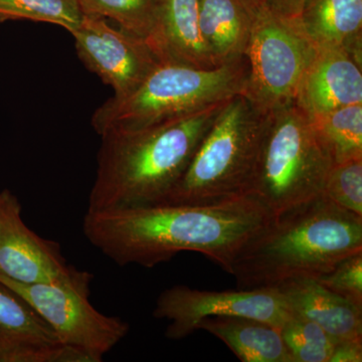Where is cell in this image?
Returning a JSON list of instances; mask_svg holds the SVG:
<instances>
[{
	"instance_id": "obj_1",
	"label": "cell",
	"mask_w": 362,
	"mask_h": 362,
	"mask_svg": "<svg viewBox=\"0 0 362 362\" xmlns=\"http://www.w3.org/2000/svg\"><path fill=\"white\" fill-rule=\"evenodd\" d=\"M273 218L251 195L207 204H153L87 211L83 233L120 266L152 267L181 252L204 255L230 273L243 246Z\"/></svg>"
},
{
	"instance_id": "obj_2",
	"label": "cell",
	"mask_w": 362,
	"mask_h": 362,
	"mask_svg": "<svg viewBox=\"0 0 362 362\" xmlns=\"http://www.w3.org/2000/svg\"><path fill=\"white\" fill-rule=\"evenodd\" d=\"M228 100L141 129L101 135L87 211L160 204Z\"/></svg>"
},
{
	"instance_id": "obj_3",
	"label": "cell",
	"mask_w": 362,
	"mask_h": 362,
	"mask_svg": "<svg viewBox=\"0 0 362 362\" xmlns=\"http://www.w3.org/2000/svg\"><path fill=\"white\" fill-rule=\"evenodd\" d=\"M362 252V216L322 194L284 211L247 240L230 267L237 289L277 288L318 278Z\"/></svg>"
},
{
	"instance_id": "obj_4",
	"label": "cell",
	"mask_w": 362,
	"mask_h": 362,
	"mask_svg": "<svg viewBox=\"0 0 362 362\" xmlns=\"http://www.w3.org/2000/svg\"><path fill=\"white\" fill-rule=\"evenodd\" d=\"M247 76L246 57L213 69L161 63L134 92L100 106L92 125L101 136L188 115L243 94Z\"/></svg>"
},
{
	"instance_id": "obj_5",
	"label": "cell",
	"mask_w": 362,
	"mask_h": 362,
	"mask_svg": "<svg viewBox=\"0 0 362 362\" xmlns=\"http://www.w3.org/2000/svg\"><path fill=\"white\" fill-rule=\"evenodd\" d=\"M333 164L311 117L288 102L267 113L247 194L277 216L320 197Z\"/></svg>"
},
{
	"instance_id": "obj_6",
	"label": "cell",
	"mask_w": 362,
	"mask_h": 362,
	"mask_svg": "<svg viewBox=\"0 0 362 362\" xmlns=\"http://www.w3.org/2000/svg\"><path fill=\"white\" fill-rule=\"evenodd\" d=\"M267 113L243 94L230 98L160 204L207 206L247 195Z\"/></svg>"
},
{
	"instance_id": "obj_7",
	"label": "cell",
	"mask_w": 362,
	"mask_h": 362,
	"mask_svg": "<svg viewBox=\"0 0 362 362\" xmlns=\"http://www.w3.org/2000/svg\"><path fill=\"white\" fill-rule=\"evenodd\" d=\"M89 272L71 268L54 282L23 284L0 275V283L23 298L59 340L85 357L100 362L129 332V324L107 316L90 304Z\"/></svg>"
},
{
	"instance_id": "obj_8",
	"label": "cell",
	"mask_w": 362,
	"mask_h": 362,
	"mask_svg": "<svg viewBox=\"0 0 362 362\" xmlns=\"http://www.w3.org/2000/svg\"><path fill=\"white\" fill-rule=\"evenodd\" d=\"M316 52L296 20L264 4L254 11L245 54L249 76L243 95L265 113L295 101Z\"/></svg>"
},
{
	"instance_id": "obj_9",
	"label": "cell",
	"mask_w": 362,
	"mask_h": 362,
	"mask_svg": "<svg viewBox=\"0 0 362 362\" xmlns=\"http://www.w3.org/2000/svg\"><path fill=\"white\" fill-rule=\"evenodd\" d=\"M292 312L276 288L207 291L178 285L157 298L153 316L168 321L165 337L180 340L197 331L209 317L240 316L258 319L280 329Z\"/></svg>"
},
{
	"instance_id": "obj_10",
	"label": "cell",
	"mask_w": 362,
	"mask_h": 362,
	"mask_svg": "<svg viewBox=\"0 0 362 362\" xmlns=\"http://www.w3.org/2000/svg\"><path fill=\"white\" fill-rule=\"evenodd\" d=\"M71 35L81 61L111 86L115 98L134 92L161 64L146 40L113 28L101 16L85 13Z\"/></svg>"
},
{
	"instance_id": "obj_11",
	"label": "cell",
	"mask_w": 362,
	"mask_h": 362,
	"mask_svg": "<svg viewBox=\"0 0 362 362\" xmlns=\"http://www.w3.org/2000/svg\"><path fill=\"white\" fill-rule=\"evenodd\" d=\"M68 265L54 240L33 232L21 216V204L8 189L0 192V275L23 284L65 277Z\"/></svg>"
},
{
	"instance_id": "obj_12",
	"label": "cell",
	"mask_w": 362,
	"mask_h": 362,
	"mask_svg": "<svg viewBox=\"0 0 362 362\" xmlns=\"http://www.w3.org/2000/svg\"><path fill=\"white\" fill-rule=\"evenodd\" d=\"M0 362H87L32 307L0 283Z\"/></svg>"
},
{
	"instance_id": "obj_13",
	"label": "cell",
	"mask_w": 362,
	"mask_h": 362,
	"mask_svg": "<svg viewBox=\"0 0 362 362\" xmlns=\"http://www.w3.org/2000/svg\"><path fill=\"white\" fill-rule=\"evenodd\" d=\"M295 101L310 117L362 104L361 66L340 47H317Z\"/></svg>"
},
{
	"instance_id": "obj_14",
	"label": "cell",
	"mask_w": 362,
	"mask_h": 362,
	"mask_svg": "<svg viewBox=\"0 0 362 362\" xmlns=\"http://www.w3.org/2000/svg\"><path fill=\"white\" fill-rule=\"evenodd\" d=\"M147 44L164 64L216 68L199 28V0H158Z\"/></svg>"
},
{
	"instance_id": "obj_15",
	"label": "cell",
	"mask_w": 362,
	"mask_h": 362,
	"mask_svg": "<svg viewBox=\"0 0 362 362\" xmlns=\"http://www.w3.org/2000/svg\"><path fill=\"white\" fill-rule=\"evenodd\" d=\"M276 289L292 313L320 326L335 342L362 340V309L331 292L316 279H295Z\"/></svg>"
},
{
	"instance_id": "obj_16",
	"label": "cell",
	"mask_w": 362,
	"mask_h": 362,
	"mask_svg": "<svg viewBox=\"0 0 362 362\" xmlns=\"http://www.w3.org/2000/svg\"><path fill=\"white\" fill-rule=\"evenodd\" d=\"M296 21L316 47H340L362 66V0H304Z\"/></svg>"
},
{
	"instance_id": "obj_17",
	"label": "cell",
	"mask_w": 362,
	"mask_h": 362,
	"mask_svg": "<svg viewBox=\"0 0 362 362\" xmlns=\"http://www.w3.org/2000/svg\"><path fill=\"white\" fill-rule=\"evenodd\" d=\"M221 340L243 362H293L276 326L240 316L209 317L199 324Z\"/></svg>"
},
{
	"instance_id": "obj_18",
	"label": "cell",
	"mask_w": 362,
	"mask_h": 362,
	"mask_svg": "<svg viewBox=\"0 0 362 362\" xmlns=\"http://www.w3.org/2000/svg\"><path fill=\"white\" fill-rule=\"evenodd\" d=\"M252 18L240 0H199L202 39L216 66L245 57Z\"/></svg>"
},
{
	"instance_id": "obj_19",
	"label": "cell",
	"mask_w": 362,
	"mask_h": 362,
	"mask_svg": "<svg viewBox=\"0 0 362 362\" xmlns=\"http://www.w3.org/2000/svg\"><path fill=\"white\" fill-rule=\"evenodd\" d=\"M311 119L333 163L362 157V104L349 105Z\"/></svg>"
},
{
	"instance_id": "obj_20",
	"label": "cell",
	"mask_w": 362,
	"mask_h": 362,
	"mask_svg": "<svg viewBox=\"0 0 362 362\" xmlns=\"http://www.w3.org/2000/svg\"><path fill=\"white\" fill-rule=\"evenodd\" d=\"M84 16L78 0H0V21H42L62 26L71 33Z\"/></svg>"
},
{
	"instance_id": "obj_21",
	"label": "cell",
	"mask_w": 362,
	"mask_h": 362,
	"mask_svg": "<svg viewBox=\"0 0 362 362\" xmlns=\"http://www.w3.org/2000/svg\"><path fill=\"white\" fill-rule=\"evenodd\" d=\"M85 13L110 18L126 32L147 40L156 25L158 0H78Z\"/></svg>"
},
{
	"instance_id": "obj_22",
	"label": "cell",
	"mask_w": 362,
	"mask_h": 362,
	"mask_svg": "<svg viewBox=\"0 0 362 362\" xmlns=\"http://www.w3.org/2000/svg\"><path fill=\"white\" fill-rule=\"evenodd\" d=\"M280 331L293 362H329L335 341L316 323L293 313Z\"/></svg>"
},
{
	"instance_id": "obj_23",
	"label": "cell",
	"mask_w": 362,
	"mask_h": 362,
	"mask_svg": "<svg viewBox=\"0 0 362 362\" xmlns=\"http://www.w3.org/2000/svg\"><path fill=\"white\" fill-rule=\"evenodd\" d=\"M322 195L345 211L362 216V157L333 164Z\"/></svg>"
},
{
	"instance_id": "obj_24",
	"label": "cell",
	"mask_w": 362,
	"mask_h": 362,
	"mask_svg": "<svg viewBox=\"0 0 362 362\" xmlns=\"http://www.w3.org/2000/svg\"><path fill=\"white\" fill-rule=\"evenodd\" d=\"M316 280L331 292L362 309V252L340 261Z\"/></svg>"
},
{
	"instance_id": "obj_25",
	"label": "cell",
	"mask_w": 362,
	"mask_h": 362,
	"mask_svg": "<svg viewBox=\"0 0 362 362\" xmlns=\"http://www.w3.org/2000/svg\"><path fill=\"white\" fill-rule=\"evenodd\" d=\"M362 340H342L334 343L329 362H361Z\"/></svg>"
},
{
	"instance_id": "obj_26",
	"label": "cell",
	"mask_w": 362,
	"mask_h": 362,
	"mask_svg": "<svg viewBox=\"0 0 362 362\" xmlns=\"http://www.w3.org/2000/svg\"><path fill=\"white\" fill-rule=\"evenodd\" d=\"M304 0H267V6L286 18L296 20Z\"/></svg>"
},
{
	"instance_id": "obj_27",
	"label": "cell",
	"mask_w": 362,
	"mask_h": 362,
	"mask_svg": "<svg viewBox=\"0 0 362 362\" xmlns=\"http://www.w3.org/2000/svg\"><path fill=\"white\" fill-rule=\"evenodd\" d=\"M240 1L252 13L267 4V0H240Z\"/></svg>"
}]
</instances>
